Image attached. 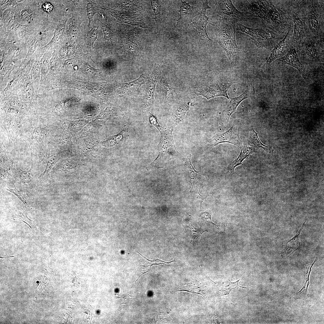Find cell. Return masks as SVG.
<instances>
[{
  "mask_svg": "<svg viewBox=\"0 0 324 324\" xmlns=\"http://www.w3.org/2000/svg\"><path fill=\"white\" fill-rule=\"evenodd\" d=\"M236 29L249 35L252 41L257 47L268 48L275 41V34L266 28H254L238 24Z\"/></svg>",
  "mask_w": 324,
  "mask_h": 324,
  "instance_id": "277c9868",
  "label": "cell"
},
{
  "mask_svg": "<svg viewBox=\"0 0 324 324\" xmlns=\"http://www.w3.org/2000/svg\"><path fill=\"white\" fill-rule=\"evenodd\" d=\"M197 193H198V194H197V198L199 200V201L200 202V209L201 210V207H202V203L203 201L204 200H205L206 199V198L207 197V196H209V195H203V196L199 194V193L198 191H197Z\"/></svg>",
  "mask_w": 324,
  "mask_h": 324,
  "instance_id": "74e56055",
  "label": "cell"
},
{
  "mask_svg": "<svg viewBox=\"0 0 324 324\" xmlns=\"http://www.w3.org/2000/svg\"><path fill=\"white\" fill-rule=\"evenodd\" d=\"M305 222L298 233L292 238L287 240L285 243L284 251L281 255V256H286L291 254L295 251L299 249L301 247L300 242V237L301 232L303 228Z\"/></svg>",
  "mask_w": 324,
  "mask_h": 324,
  "instance_id": "2e32d148",
  "label": "cell"
},
{
  "mask_svg": "<svg viewBox=\"0 0 324 324\" xmlns=\"http://www.w3.org/2000/svg\"><path fill=\"white\" fill-rule=\"evenodd\" d=\"M98 31L96 29H92L88 31L85 37L86 44L89 46L93 47L94 43L97 39Z\"/></svg>",
  "mask_w": 324,
  "mask_h": 324,
  "instance_id": "4316f807",
  "label": "cell"
},
{
  "mask_svg": "<svg viewBox=\"0 0 324 324\" xmlns=\"http://www.w3.org/2000/svg\"><path fill=\"white\" fill-rule=\"evenodd\" d=\"M234 82L216 81L202 85L195 88L193 92L197 96H201L208 100L219 96H224L230 100L227 91Z\"/></svg>",
  "mask_w": 324,
  "mask_h": 324,
  "instance_id": "8992f818",
  "label": "cell"
},
{
  "mask_svg": "<svg viewBox=\"0 0 324 324\" xmlns=\"http://www.w3.org/2000/svg\"><path fill=\"white\" fill-rule=\"evenodd\" d=\"M57 161V159L53 158L49 160L45 171L38 177V178L42 183H44L51 179L50 172L52 166Z\"/></svg>",
  "mask_w": 324,
  "mask_h": 324,
  "instance_id": "603a6c76",
  "label": "cell"
},
{
  "mask_svg": "<svg viewBox=\"0 0 324 324\" xmlns=\"http://www.w3.org/2000/svg\"><path fill=\"white\" fill-rule=\"evenodd\" d=\"M240 148L241 150L240 154L228 166V170L230 172H234L235 168L237 166L240 165H243L242 164V161L245 159L248 158L255 151V148L250 146H242Z\"/></svg>",
  "mask_w": 324,
  "mask_h": 324,
  "instance_id": "ac0fdd59",
  "label": "cell"
},
{
  "mask_svg": "<svg viewBox=\"0 0 324 324\" xmlns=\"http://www.w3.org/2000/svg\"><path fill=\"white\" fill-rule=\"evenodd\" d=\"M225 142H229L239 147L242 146L237 125H233L226 132L214 135L208 140L207 144L209 146L213 147Z\"/></svg>",
  "mask_w": 324,
  "mask_h": 324,
  "instance_id": "9c48e42d",
  "label": "cell"
},
{
  "mask_svg": "<svg viewBox=\"0 0 324 324\" xmlns=\"http://www.w3.org/2000/svg\"><path fill=\"white\" fill-rule=\"evenodd\" d=\"M318 6L312 4L310 6L307 14V20L309 28L315 34H318L323 25V19L321 18Z\"/></svg>",
  "mask_w": 324,
  "mask_h": 324,
  "instance_id": "4fadbf2b",
  "label": "cell"
},
{
  "mask_svg": "<svg viewBox=\"0 0 324 324\" xmlns=\"http://www.w3.org/2000/svg\"><path fill=\"white\" fill-rule=\"evenodd\" d=\"M69 36L70 40L74 41L76 39L79 30L80 25L73 18L71 22Z\"/></svg>",
  "mask_w": 324,
  "mask_h": 324,
  "instance_id": "83f0119b",
  "label": "cell"
},
{
  "mask_svg": "<svg viewBox=\"0 0 324 324\" xmlns=\"http://www.w3.org/2000/svg\"><path fill=\"white\" fill-rule=\"evenodd\" d=\"M181 1L182 4L179 11L180 17L177 23V26L180 28L189 25L194 19L199 14L196 8L191 6L186 1L181 0Z\"/></svg>",
  "mask_w": 324,
  "mask_h": 324,
  "instance_id": "7c38bea8",
  "label": "cell"
},
{
  "mask_svg": "<svg viewBox=\"0 0 324 324\" xmlns=\"http://www.w3.org/2000/svg\"><path fill=\"white\" fill-rule=\"evenodd\" d=\"M202 1V6L200 13L195 17L190 25L194 29L199 36L206 41H209L211 40L207 34L206 26L208 23L213 25L208 22L209 18L206 16V10L210 8L211 7L208 5V0Z\"/></svg>",
  "mask_w": 324,
  "mask_h": 324,
  "instance_id": "30bf717a",
  "label": "cell"
},
{
  "mask_svg": "<svg viewBox=\"0 0 324 324\" xmlns=\"http://www.w3.org/2000/svg\"><path fill=\"white\" fill-rule=\"evenodd\" d=\"M205 231L200 230H192V234L191 237V241L194 242L196 241L200 237L202 233Z\"/></svg>",
  "mask_w": 324,
  "mask_h": 324,
  "instance_id": "836d02e7",
  "label": "cell"
},
{
  "mask_svg": "<svg viewBox=\"0 0 324 324\" xmlns=\"http://www.w3.org/2000/svg\"><path fill=\"white\" fill-rule=\"evenodd\" d=\"M292 17L294 24L293 41L295 44H299L305 35V22L301 15L298 12L293 13Z\"/></svg>",
  "mask_w": 324,
  "mask_h": 324,
  "instance_id": "5bb4252c",
  "label": "cell"
},
{
  "mask_svg": "<svg viewBox=\"0 0 324 324\" xmlns=\"http://www.w3.org/2000/svg\"><path fill=\"white\" fill-rule=\"evenodd\" d=\"M244 4L250 12L266 24L278 31L285 26L284 18L280 11L270 1L246 0Z\"/></svg>",
  "mask_w": 324,
  "mask_h": 324,
  "instance_id": "6da1fadb",
  "label": "cell"
},
{
  "mask_svg": "<svg viewBox=\"0 0 324 324\" xmlns=\"http://www.w3.org/2000/svg\"><path fill=\"white\" fill-rule=\"evenodd\" d=\"M18 176L21 180L25 183H28L31 181V177L29 172L20 171Z\"/></svg>",
  "mask_w": 324,
  "mask_h": 324,
  "instance_id": "1f68e13d",
  "label": "cell"
},
{
  "mask_svg": "<svg viewBox=\"0 0 324 324\" xmlns=\"http://www.w3.org/2000/svg\"><path fill=\"white\" fill-rule=\"evenodd\" d=\"M169 127L173 128L181 122L190 107L194 105L190 100L183 99L175 100Z\"/></svg>",
  "mask_w": 324,
  "mask_h": 324,
  "instance_id": "8fae6325",
  "label": "cell"
},
{
  "mask_svg": "<svg viewBox=\"0 0 324 324\" xmlns=\"http://www.w3.org/2000/svg\"><path fill=\"white\" fill-rule=\"evenodd\" d=\"M16 96L21 101L35 103L38 98L33 84L30 74L24 76L12 91L10 94Z\"/></svg>",
  "mask_w": 324,
  "mask_h": 324,
  "instance_id": "52a82bcc",
  "label": "cell"
},
{
  "mask_svg": "<svg viewBox=\"0 0 324 324\" xmlns=\"http://www.w3.org/2000/svg\"><path fill=\"white\" fill-rule=\"evenodd\" d=\"M1 175L3 179L8 182H11L14 181L17 176V175H16V173L15 171L12 172L9 171L2 173Z\"/></svg>",
  "mask_w": 324,
  "mask_h": 324,
  "instance_id": "f546056e",
  "label": "cell"
},
{
  "mask_svg": "<svg viewBox=\"0 0 324 324\" xmlns=\"http://www.w3.org/2000/svg\"><path fill=\"white\" fill-rule=\"evenodd\" d=\"M40 67L38 66L34 67L30 72L33 84L35 91L37 93L39 88L40 83Z\"/></svg>",
  "mask_w": 324,
  "mask_h": 324,
  "instance_id": "cb8c5ba5",
  "label": "cell"
},
{
  "mask_svg": "<svg viewBox=\"0 0 324 324\" xmlns=\"http://www.w3.org/2000/svg\"><path fill=\"white\" fill-rule=\"evenodd\" d=\"M278 61L295 68L301 73H304V67L300 62L294 45L286 54L278 58Z\"/></svg>",
  "mask_w": 324,
  "mask_h": 324,
  "instance_id": "9a60e30c",
  "label": "cell"
},
{
  "mask_svg": "<svg viewBox=\"0 0 324 324\" xmlns=\"http://www.w3.org/2000/svg\"><path fill=\"white\" fill-rule=\"evenodd\" d=\"M97 8L98 6L94 1H88L87 4L86 9L88 20V26H91L94 14L98 12V9Z\"/></svg>",
  "mask_w": 324,
  "mask_h": 324,
  "instance_id": "d4e9b609",
  "label": "cell"
},
{
  "mask_svg": "<svg viewBox=\"0 0 324 324\" xmlns=\"http://www.w3.org/2000/svg\"><path fill=\"white\" fill-rule=\"evenodd\" d=\"M191 217V216L187 212L184 217H182L183 220L182 225L183 229L185 228L190 227L191 226L192 223Z\"/></svg>",
  "mask_w": 324,
  "mask_h": 324,
  "instance_id": "d6a6232c",
  "label": "cell"
},
{
  "mask_svg": "<svg viewBox=\"0 0 324 324\" xmlns=\"http://www.w3.org/2000/svg\"><path fill=\"white\" fill-rule=\"evenodd\" d=\"M254 128H252L248 139V143L250 147L254 148H261L265 151L268 150V147L263 144L260 140L258 135Z\"/></svg>",
  "mask_w": 324,
  "mask_h": 324,
  "instance_id": "ffe728a7",
  "label": "cell"
},
{
  "mask_svg": "<svg viewBox=\"0 0 324 324\" xmlns=\"http://www.w3.org/2000/svg\"><path fill=\"white\" fill-rule=\"evenodd\" d=\"M235 24L232 22L222 23L218 34V42L225 51L232 64L238 48L235 39Z\"/></svg>",
  "mask_w": 324,
  "mask_h": 324,
  "instance_id": "3957f363",
  "label": "cell"
},
{
  "mask_svg": "<svg viewBox=\"0 0 324 324\" xmlns=\"http://www.w3.org/2000/svg\"><path fill=\"white\" fill-rule=\"evenodd\" d=\"M180 289H181L180 290H179L186 291L198 294H200V290L196 286L194 287L193 288V287H184L181 288Z\"/></svg>",
  "mask_w": 324,
  "mask_h": 324,
  "instance_id": "d590c367",
  "label": "cell"
},
{
  "mask_svg": "<svg viewBox=\"0 0 324 324\" xmlns=\"http://www.w3.org/2000/svg\"><path fill=\"white\" fill-rule=\"evenodd\" d=\"M152 8L155 14L154 19L158 25L161 19L162 15V8L159 1H150Z\"/></svg>",
  "mask_w": 324,
  "mask_h": 324,
  "instance_id": "484cf974",
  "label": "cell"
},
{
  "mask_svg": "<svg viewBox=\"0 0 324 324\" xmlns=\"http://www.w3.org/2000/svg\"><path fill=\"white\" fill-rule=\"evenodd\" d=\"M6 189L11 193L14 194L25 205H28V199L26 196L22 193L19 191L16 188L14 189L10 188Z\"/></svg>",
  "mask_w": 324,
  "mask_h": 324,
  "instance_id": "f1b7e54d",
  "label": "cell"
},
{
  "mask_svg": "<svg viewBox=\"0 0 324 324\" xmlns=\"http://www.w3.org/2000/svg\"><path fill=\"white\" fill-rule=\"evenodd\" d=\"M101 26L103 31L104 37L107 39H110L111 32L107 26L103 23H102L101 24Z\"/></svg>",
  "mask_w": 324,
  "mask_h": 324,
  "instance_id": "e575fe53",
  "label": "cell"
},
{
  "mask_svg": "<svg viewBox=\"0 0 324 324\" xmlns=\"http://www.w3.org/2000/svg\"><path fill=\"white\" fill-rule=\"evenodd\" d=\"M173 128L164 127L160 133V140L158 145L157 157L152 163L157 167H163L172 156L178 153L175 146L173 138Z\"/></svg>",
  "mask_w": 324,
  "mask_h": 324,
  "instance_id": "7a4b0ae2",
  "label": "cell"
},
{
  "mask_svg": "<svg viewBox=\"0 0 324 324\" xmlns=\"http://www.w3.org/2000/svg\"><path fill=\"white\" fill-rule=\"evenodd\" d=\"M316 260V258L315 259L314 261L312 263H310L308 266H306L304 262H302L304 264L306 269V278L304 286L299 291L296 293V298H298L299 297L309 295L308 287L310 283L309 276L312 268Z\"/></svg>",
  "mask_w": 324,
  "mask_h": 324,
  "instance_id": "7402d4cb",
  "label": "cell"
},
{
  "mask_svg": "<svg viewBox=\"0 0 324 324\" xmlns=\"http://www.w3.org/2000/svg\"><path fill=\"white\" fill-rule=\"evenodd\" d=\"M254 93V87L250 84L242 94L236 97L230 98L226 108L220 114L219 117L220 124L223 126L226 125L228 123L231 115L235 111L239 104L244 100L251 97Z\"/></svg>",
  "mask_w": 324,
  "mask_h": 324,
  "instance_id": "ba28073f",
  "label": "cell"
},
{
  "mask_svg": "<svg viewBox=\"0 0 324 324\" xmlns=\"http://www.w3.org/2000/svg\"><path fill=\"white\" fill-rule=\"evenodd\" d=\"M42 7L43 9L47 12H51L53 8L52 5L48 2H46L44 3L42 5Z\"/></svg>",
  "mask_w": 324,
  "mask_h": 324,
  "instance_id": "8d00e7d4",
  "label": "cell"
},
{
  "mask_svg": "<svg viewBox=\"0 0 324 324\" xmlns=\"http://www.w3.org/2000/svg\"><path fill=\"white\" fill-rule=\"evenodd\" d=\"M214 16L221 21L222 23H235L244 18L243 13L238 10L231 0H219L215 3Z\"/></svg>",
  "mask_w": 324,
  "mask_h": 324,
  "instance_id": "5b68a950",
  "label": "cell"
},
{
  "mask_svg": "<svg viewBox=\"0 0 324 324\" xmlns=\"http://www.w3.org/2000/svg\"><path fill=\"white\" fill-rule=\"evenodd\" d=\"M148 121L151 125L155 127L160 133L164 127L159 125L157 120L154 116L150 113L148 115Z\"/></svg>",
  "mask_w": 324,
  "mask_h": 324,
  "instance_id": "4dcf8cb0",
  "label": "cell"
},
{
  "mask_svg": "<svg viewBox=\"0 0 324 324\" xmlns=\"http://www.w3.org/2000/svg\"><path fill=\"white\" fill-rule=\"evenodd\" d=\"M289 28L288 31L285 37L274 47L271 51L270 55L266 61L267 64H270L275 60L283 56L286 53V42L290 31Z\"/></svg>",
  "mask_w": 324,
  "mask_h": 324,
  "instance_id": "e0dca14e",
  "label": "cell"
},
{
  "mask_svg": "<svg viewBox=\"0 0 324 324\" xmlns=\"http://www.w3.org/2000/svg\"><path fill=\"white\" fill-rule=\"evenodd\" d=\"M128 126L125 125L119 134L109 139L106 142V146H113L124 141L128 136Z\"/></svg>",
  "mask_w": 324,
  "mask_h": 324,
  "instance_id": "44dd1931",
  "label": "cell"
},
{
  "mask_svg": "<svg viewBox=\"0 0 324 324\" xmlns=\"http://www.w3.org/2000/svg\"><path fill=\"white\" fill-rule=\"evenodd\" d=\"M303 47L308 57L312 59L317 58L320 47L318 41L313 39L307 40L304 42Z\"/></svg>",
  "mask_w": 324,
  "mask_h": 324,
  "instance_id": "d6986e66",
  "label": "cell"
}]
</instances>
